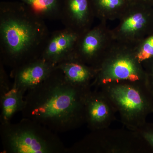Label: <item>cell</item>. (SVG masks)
Here are the masks:
<instances>
[{
    "label": "cell",
    "mask_w": 153,
    "mask_h": 153,
    "mask_svg": "<svg viewBox=\"0 0 153 153\" xmlns=\"http://www.w3.org/2000/svg\"><path fill=\"white\" fill-rule=\"evenodd\" d=\"M91 90L72 85L56 66L44 82L27 92L22 117L56 133L75 129L85 123V100Z\"/></svg>",
    "instance_id": "obj_1"
},
{
    "label": "cell",
    "mask_w": 153,
    "mask_h": 153,
    "mask_svg": "<svg viewBox=\"0 0 153 153\" xmlns=\"http://www.w3.org/2000/svg\"><path fill=\"white\" fill-rule=\"evenodd\" d=\"M45 20L20 1L0 4V62L13 69L40 58L50 33Z\"/></svg>",
    "instance_id": "obj_2"
},
{
    "label": "cell",
    "mask_w": 153,
    "mask_h": 153,
    "mask_svg": "<svg viewBox=\"0 0 153 153\" xmlns=\"http://www.w3.org/2000/svg\"><path fill=\"white\" fill-rule=\"evenodd\" d=\"M57 133L27 118L17 123L0 124L4 153H66L67 148Z\"/></svg>",
    "instance_id": "obj_3"
},
{
    "label": "cell",
    "mask_w": 153,
    "mask_h": 153,
    "mask_svg": "<svg viewBox=\"0 0 153 153\" xmlns=\"http://www.w3.org/2000/svg\"><path fill=\"white\" fill-rule=\"evenodd\" d=\"M126 128L136 131L153 113V94L145 81H115L102 85Z\"/></svg>",
    "instance_id": "obj_4"
},
{
    "label": "cell",
    "mask_w": 153,
    "mask_h": 153,
    "mask_svg": "<svg viewBox=\"0 0 153 153\" xmlns=\"http://www.w3.org/2000/svg\"><path fill=\"white\" fill-rule=\"evenodd\" d=\"M136 131L107 128L92 131L67 148L66 153H149Z\"/></svg>",
    "instance_id": "obj_5"
},
{
    "label": "cell",
    "mask_w": 153,
    "mask_h": 153,
    "mask_svg": "<svg viewBox=\"0 0 153 153\" xmlns=\"http://www.w3.org/2000/svg\"><path fill=\"white\" fill-rule=\"evenodd\" d=\"M96 76L92 88L115 81H147L142 63L138 60L134 46L115 41L97 67Z\"/></svg>",
    "instance_id": "obj_6"
},
{
    "label": "cell",
    "mask_w": 153,
    "mask_h": 153,
    "mask_svg": "<svg viewBox=\"0 0 153 153\" xmlns=\"http://www.w3.org/2000/svg\"><path fill=\"white\" fill-rule=\"evenodd\" d=\"M111 30L115 41L134 46L153 33V6L130 4Z\"/></svg>",
    "instance_id": "obj_7"
},
{
    "label": "cell",
    "mask_w": 153,
    "mask_h": 153,
    "mask_svg": "<svg viewBox=\"0 0 153 153\" xmlns=\"http://www.w3.org/2000/svg\"><path fill=\"white\" fill-rule=\"evenodd\" d=\"M114 41L107 22H100L79 35L73 57L96 68Z\"/></svg>",
    "instance_id": "obj_8"
},
{
    "label": "cell",
    "mask_w": 153,
    "mask_h": 153,
    "mask_svg": "<svg viewBox=\"0 0 153 153\" xmlns=\"http://www.w3.org/2000/svg\"><path fill=\"white\" fill-rule=\"evenodd\" d=\"M116 110L104 92L91 90L85 102V123L91 131L109 127L116 120Z\"/></svg>",
    "instance_id": "obj_9"
},
{
    "label": "cell",
    "mask_w": 153,
    "mask_h": 153,
    "mask_svg": "<svg viewBox=\"0 0 153 153\" xmlns=\"http://www.w3.org/2000/svg\"><path fill=\"white\" fill-rule=\"evenodd\" d=\"M55 68L56 65L41 57L23 64L11 70L13 86L25 94L44 82Z\"/></svg>",
    "instance_id": "obj_10"
},
{
    "label": "cell",
    "mask_w": 153,
    "mask_h": 153,
    "mask_svg": "<svg viewBox=\"0 0 153 153\" xmlns=\"http://www.w3.org/2000/svg\"><path fill=\"white\" fill-rule=\"evenodd\" d=\"M79 35L66 28L50 33L41 57L56 66L72 58Z\"/></svg>",
    "instance_id": "obj_11"
},
{
    "label": "cell",
    "mask_w": 153,
    "mask_h": 153,
    "mask_svg": "<svg viewBox=\"0 0 153 153\" xmlns=\"http://www.w3.org/2000/svg\"><path fill=\"white\" fill-rule=\"evenodd\" d=\"M94 18L89 0H63L60 20L64 28L80 35L92 27Z\"/></svg>",
    "instance_id": "obj_12"
},
{
    "label": "cell",
    "mask_w": 153,
    "mask_h": 153,
    "mask_svg": "<svg viewBox=\"0 0 153 153\" xmlns=\"http://www.w3.org/2000/svg\"><path fill=\"white\" fill-rule=\"evenodd\" d=\"M63 72L65 78L72 85L84 88H92V83L97 70L78 59L72 57L56 65Z\"/></svg>",
    "instance_id": "obj_13"
},
{
    "label": "cell",
    "mask_w": 153,
    "mask_h": 153,
    "mask_svg": "<svg viewBox=\"0 0 153 153\" xmlns=\"http://www.w3.org/2000/svg\"><path fill=\"white\" fill-rule=\"evenodd\" d=\"M95 18L107 22L120 19L130 3L128 0H89Z\"/></svg>",
    "instance_id": "obj_14"
},
{
    "label": "cell",
    "mask_w": 153,
    "mask_h": 153,
    "mask_svg": "<svg viewBox=\"0 0 153 153\" xmlns=\"http://www.w3.org/2000/svg\"><path fill=\"white\" fill-rule=\"evenodd\" d=\"M25 94L13 87L7 93L0 97V123L11 122L15 114L22 112L25 106Z\"/></svg>",
    "instance_id": "obj_15"
},
{
    "label": "cell",
    "mask_w": 153,
    "mask_h": 153,
    "mask_svg": "<svg viewBox=\"0 0 153 153\" xmlns=\"http://www.w3.org/2000/svg\"><path fill=\"white\" fill-rule=\"evenodd\" d=\"M45 20H60L63 0H18Z\"/></svg>",
    "instance_id": "obj_16"
},
{
    "label": "cell",
    "mask_w": 153,
    "mask_h": 153,
    "mask_svg": "<svg viewBox=\"0 0 153 153\" xmlns=\"http://www.w3.org/2000/svg\"><path fill=\"white\" fill-rule=\"evenodd\" d=\"M134 49L140 63L153 58V33L135 45Z\"/></svg>",
    "instance_id": "obj_17"
},
{
    "label": "cell",
    "mask_w": 153,
    "mask_h": 153,
    "mask_svg": "<svg viewBox=\"0 0 153 153\" xmlns=\"http://www.w3.org/2000/svg\"><path fill=\"white\" fill-rule=\"evenodd\" d=\"M136 131L148 145L153 153V123L146 122Z\"/></svg>",
    "instance_id": "obj_18"
},
{
    "label": "cell",
    "mask_w": 153,
    "mask_h": 153,
    "mask_svg": "<svg viewBox=\"0 0 153 153\" xmlns=\"http://www.w3.org/2000/svg\"><path fill=\"white\" fill-rule=\"evenodd\" d=\"M4 65L0 62V97L9 91L12 88L9 76L5 69Z\"/></svg>",
    "instance_id": "obj_19"
},
{
    "label": "cell",
    "mask_w": 153,
    "mask_h": 153,
    "mask_svg": "<svg viewBox=\"0 0 153 153\" xmlns=\"http://www.w3.org/2000/svg\"><path fill=\"white\" fill-rule=\"evenodd\" d=\"M146 74L147 81L153 94V58L142 63Z\"/></svg>",
    "instance_id": "obj_20"
},
{
    "label": "cell",
    "mask_w": 153,
    "mask_h": 153,
    "mask_svg": "<svg viewBox=\"0 0 153 153\" xmlns=\"http://www.w3.org/2000/svg\"><path fill=\"white\" fill-rule=\"evenodd\" d=\"M131 4H141L153 6V0H128Z\"/></svg>",
    "instance_id": "obj_21"
}]
</instances>
